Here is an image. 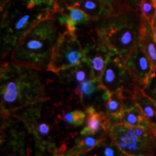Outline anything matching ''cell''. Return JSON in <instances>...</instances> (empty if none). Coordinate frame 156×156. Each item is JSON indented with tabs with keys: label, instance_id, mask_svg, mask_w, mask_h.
<instances>
[{
	"label": "cell",
	"instance_id": "cell-1",
	"mask_svg": "<svg viewBox=\"0 0 156 156\" xmlns=\"http://www.w3.org/2000/svg\"><path fill=\"white\" fill-rule=\"evenodd\" d=\"M36 69L3 62L0 69L1 118L49 99Z\"/></svg>",
	"mask_w": 156,
	"mask_h": 156
},
{
	"label": "cell",
	"instance_id": "cell-2",
	"mask_svg": "<svg viewBox=\"0 0 156 156\" xmlns=\"http://www.w3.org/2000/svg\"><path fill=\"white\" fill-rule=\"evenodd\" d=\"M56 8L57 0H9L1 9L2 58L11 54L35 25L54 17Z\"/></svg>",
	"mask_w": 156,
	"mask_h": 156
},
{
	"label": "cell",
	"instance_id": "cell-3",
	"mask_svg": "<svg viewBox=\"0 0 156 156\" xmlns=\"http://www.w3.org/2000/svg\"><path fill=\"white\" fill-rule=\"evenodd\" d=\"M57 22L55 17H49L31 28L12 51L11 62L36 70L46 69L61 35Z\"/></svg>",
	"mask_w": 156,
	"mask_h": 156
},
{
	"label": "cell",
	"instance_id": "cell-4",
	"mask_svg": "<svg viewBox=\"0 0 156 156\" xmlns=\"http://www.w3.org/2000/svg\"><path fill=\"white\" fill-rule=\"evenodd\" d=\"M139 12L118 10L106 18L92 21L98 36L124 62L140 41L142 15Z\"/></svg>",
	"mask_w": 156,
	"mask_h": 156
},
{
	"label": "cell",
	"instance_id": "cell-5",
	"mask_svg": "<svg viewBox=\"0 0 156 156\" xmlns=\"http://www.w3.org/2000/svg\"><path fill=\"white\" fill-rule=\"evenodd\" d=\"M44 101L31 105L12 116L23 123L34 141L40 156H54L60 154L57 129L55 122L44 109Z\"/></svg>",
	"mask_w": 156,
	"mask_h": 156
},
{
	"label": "cell",
	"instance_id": "cell-6",
	"mask_svg": "<svg viewBox=\"0 0 156 156\" xmlns=\"http://www.w3.org/2000/svg\"><path fill=\"white\" fill-rule=\"evenodd\" d=\"M108 136L129 156L155 154V137L142 129L118 123L111 126Z\"/></svg>",
	"mask_w": 156,
	"mask_h": 156
},
{
	"label": "cell",
	"instance_id": "cell-7",
	"mask_svg": "<svg viewBox=\"0 0 156 156\" xmlns=\"http://www.w3.org/2000/svg\"><path fill=\"white\" fill-rule=\"evenodd\" d=\"M1 119V156H40L20 120L13 116Z\"/></svg>",
	"mask_w": 156,
	"mask_h": 156
},
{
	"label": "cell",
	"instance_id": "cell-8",
	"mask_svg": "<svg viewBox=\"0 0 156 156\" xmlns=\"http://www.w3.org/2000/svg\"><path fill=\"white\" fill-rule=\"evenodd\" d=\"M85 59L83 46L77 34L66 30L58 37L46 70L58 75L64 69L80 64Z\"/></svg>",
	"mask_w": 156,
	"mask_h": 156
},
{
	"label": "cell",
	"instance_id": "cell-9",
	"mask_svg": "<svg viewBox=\"0 0 156 156\" xmlns=\"http://www.w3.org/2000/svg\"><path fill=\"white\" fill-rule=\"evenodd\" d=\"M100 82L110 93L122 91L126 99H130L136 89L141 88L129 73L125 62L114 52L109 56Z\"/></svg>",
	"mask_w": 156,
	"mask_h": 156
},
{
	"label": "cell",
	"instance_id": "cell-10",
	"mask_svg": "<svg viewBox=\"0 0 156 156\" xmlns=\"http://www.w3.org/2000/svg\"><path fill=\"white\" fill-rule=\"evenodd\" d=\"M83 50L85 59L92 68L95 79L100 81L109 56L113 51L101 40L97 34L85 44Z\"/></svg>",
	"mask_w": 156,
	"mask_h": 156
},
{
	"label": "cell",
	"instance_id": "cell-11",
	"mask_svg": "<svg viewBox=\"0 0 156 156\" xmlns=\"http://www.w3.org/2000/svg\"><path fill=\"white\" fill-rule=\"evenodd\" d=\"M125 64L134 81L142 88L147 83L153 67L140 41L128 56Z\"/></svg>",
	"mask_w": 156,
	"mask_h": 156
},
{
	"label": "cell",
	"instance_id": "cell-12",
	"mask_svg": "<svg viewBox=\"0 0 156 156\" xmlns=\"http://www.w3.org/2000/svg\"><path fill=\"white\" fill-rule=\"evenodd\" d=\"M54 17L59 25L65 26L67 30L75 34L80 27L92 25V21L84 12L64 5L59 0H57V8Z\"/></svg>",
	"mask_w": 156,
	"mask_h": 156
},
{
	"label": "cell",
	"instance_id": "cell-13",
	"mask_svg": "<svg viewBox=\"0 0 156 156\" xmlns=\"http://www.w3.org/2000/svg\"><path fill=\"white\" fill-rule=\"evenodd\" d=\"M74 93L79 98L82 104L86 107L93 106V103L97 101L106 103L111 95L101 82L95 79L88 80L78 85Z\"/></svg>",
	"mask_w": 156,
	"mask_h": 156
},
{
	"label": "cell",
	"instance_id": "cell-14",
	"mask_svg": "<svg viewBox=\"0 0 156 156\" xmlns=\"http://www.w3.org/2000/svg\"><path fill=\"white\" fill-rule=\"evenodd\" d=\"M64 5L80 9L86 14L91 21H97L106 18L116 12L111 7L101 0H59Z\"/></svg>",
	"mask_w": 156,
	"mask_h": 156
},
{
	"label": "cell",
	"instance_id": "cell-15",
	"mask_svg": "<svg viewBox=\"0 0 156 156\" xmlns=\"http://www.w3.org/2000/svg\"><path fill=\"white\" fill-rule=\"evenodd\" d=\"M120 123L142 129L156 138V126L147 119L140 107L131 99H125Z\"/></svg>",
	"mask_w": 156,
	"mask_h": 156
},
{
	"label": "cell",
	"instance_id": "cell-16",
	"mask_svg": "<svg viewBox=\"0 0 156 156\" xmlns=\"http://www.w3.org/2000/svg\"><path fill=\"white\" fill-rule=\"evenodd\" d=\"M85 114L86 123L85 127L81 130L80 134H108V130L112 124L106 114L103 112H98L93 106L86 107Z\"/></svg>",
	"mask_w": 156,
	"mask_h": 156
},
{
	"label": "cell",
	"instance_id": "cell-17",
	"mask_svg": "<svg viewBox=\"0 0 156 156\" xmlns=\"http://www.w3.org/2000/svg\"><path fill=\"white\" fill-rule=\"evenodd\" d=\"M58 75L62 83L75 88L83 82L95 79L92 68L86 59L77 65L60 72Z\"/></svg>",
	"mask_w": 156,
	"mask_h": 156
},
{
	"label": "cell",
	"instance_id": "cell-18",
	"mask_svg": "<svg viewBox=\"0 0 156 156\" xmlns=\"http://www.w3.org/2000/svg\"><path fill=\"white\" fill-rule=\"evenodd\" d=\"M108 137V134H101L98 135L80 134L74 142L73 145L64 152L62 156L84 155L95 147L101 140Z\"/></svg>",
	"mask_w": 156,
	"mask_h": 156
},
{
	"label": "cell",
	"instance_id": "cell-19",
	"mask_svg": "<svg viewBox=\"0 0 156 156\" xmlns=\"http://www.w3.org/2000/svg\"><path fill=\"white\" fill-rule=\"evenodd\" d=\"M140 42L151 62L153 68L156 67V39L151 25L142 16Z\"/></svg>",
	"mask_w": 156,
	"mask_h": 156
},
{
	"label": "cell",
	"instance_id": "cell-20",
	"mask_svg": "<svg viewBox=\"0 0 156 156\" xmlns=\"http://www.w3.org/2000/svg\"><path fill=\"white\" fill-rule=\"evenodd\" d=\"M125 99V95L122 91L111 93L106 103V114L112 124L120 123Z\"/></svg>",
	"mask_w": 156,
	"mask_h": 156
},
{
	"label": "cell",
	"instance_id": "cell-21",
	"mask_svg": "<svg viewBox=\"0 0 156 156\" xmlns=\"http://www.w3.org/2000/svg\"><path fill=\"white\" fill-rule=\"evenodd\" d=\"M130 99L140 107L147 119L156 126V101L144 94L142 88L136 89Z\"/></svg>",
	"mask_w": 156,
	"mask_h": 156
},
{
	"label": "cell",
	"instance_id": "cell-22",
	"mask_svg": "<svg viewBox=\"0 0 156 156\" xmlns=\"http://www.w3.org/2000/svg\"><path fill=\"white\" fill-rule=\"evenodd\" d=\"M84 155L86 156H129L109 136L99 142L93 149Z\"/></svg>",
	"mask_w": 156,
	"mask_h": 156
},
{
	"label": "cell",
	"instance_id": "cell-23",
	"mask_svg": "<svg viewBox=\"0 0 156 156\" xmlns=\"http://www.w3.org/2000/svg\"><path fill=\"white\" fill-rule=\"evenodd\" d=\"M86 118L85 112L81 110H73L66 112L62 114V120L67 125L77 127L84 124V121Z\"/></svg>",
	"mask_w": 156,
	"mask_h": 156
},
{
	"label": "cell",
	"instance_id": "cell-24",
	"mask_svg": "<svg viewBox=\"0 0 156 156\" xmlns=\"http://www.w3.org/2000/svg\"><path fill=\"white\" fill-rule=\"evenodd\" d=\"M140 12L142 17L152 25L156 17V0H142Z\"/></svg>",
	"mask_w": 156,
	"mask_h": 156
},
{
	"label": "cell",
	"instance_id": "cell-25",
	"mask_svg": "<svg viewBox=\"0 0 156 156\" xmlns=\"http://www.w3.org/2000/svg\"><path fill=\"white\" fill-rule=\"evenodd\" d=\"M142 90L145 95L156 101V67L153 69L147 83L142 88Z\"/></svg>",
	"mask_w": 156,
	"mask_h": 156
},
{
	"label": "cell",
	"instance_id": "cell-26",
	"mask_svg": "<svg viewBox=\"0 0 156 156\" xmlns=\"http://www.w3.org/2000/svg\"><path fill=\"white\" fill-rule=\"evenodd\" d=\"M142 0H118L116 11L127 9V10L140 11Z\"/></svg>",
	"mask_w": 156,
	"mask_h": 156
},
{
	"label": "cell",
	"instance_id": "cell-27",
	"mask_svg": "<svg viewBox=\"0 0 156 156\" xmlns=\"http://www.w3.org/2000/svg\"><path fill=\"white\" fill-rule=\"evenodd\" d=\"M101 1L105 4H106V5L114 7L116 9V7L117 5V3H118V0H101Z\"/></svg>",
	"mask_w": 156,
	"mask_h": 156
},
{
	"label": "cell",
	"instance_id": "cell-28",
	"mask_svg": "<svg viewBox=\"0 0 156 156\" xmlns=\"http://www.w3.org/2000/svg\"><path fill=\"white\" fill-rule=\"evenodd\" d=\"M9 0H1V9H2L4 7H5V5L7 4Z\"/></svg>",
	"mask_w": 156,
	"mask_h": 156
},
{
	"label": "cell",
	"instance_id": "cell-29",
	"mask_svg": "<svg viewBox=\"0 0 156 156\" xmlns=\"http://www.w3.org/2000/svg\"><path fill=\"white\" fill-rule=\"evenodd\" d=\"M70 156H86L85 155H70Z\"/></svg>",
	"mask_w": 156,
	"mask_h": 156
},
{
	"label": "cell",
	"instance_id": "cell-30",
	"mask_svg": "<svg viewBox=\"0 0 156 156\" xmlns=\"http://www.w3.org/2000/svg\"><path fill=\"white\" fill-rule=\"evenodd\" d=\"M54 156H62L61 155H60V154H56V155H54Z\"/></svg>",
	"mask_w": 156,
	"mask_h": 156
},
{
	"label": "cell",
	"instance_id": "cell-31",
	"mask_svg": "<svg viewBox=\"0 0 156 156\" xmlns=\"http://www.w3.org/2000/svg\"><path fill=\"white\" fill-rule=\"evenodd\" d=\"M152 156H154V155H152Z\"/></svg>",
	"mask_w": 156,
	"mask_h": 156
}]
</instances>
